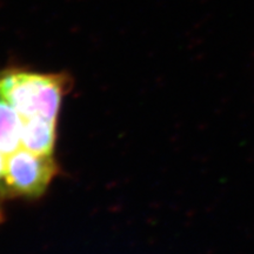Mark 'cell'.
<instances>
[{"instance_id": "6da1fadb", "label": "cell", "mask_w": 254, "mask_h": 254, "mask_svg": "<svg viewBox=\"0 0 254 254\" xmlns=\"http://www.w3.org/2000/svg\"><path fill=\"white\" fill-rule=\"evenodd\" d=\"M71 81L64 73H37L12 68L0 73V93L21 119L58 122L63 99Z\"/></svg>"}, {"instance_id": "7a4b0ae2", "label": "cell", "mask_w": 254, "mask_h": 254, "mask_svg": "<svg viewBox=\"0 0 254 254\" xmlns=\"http://www.w3.org/2000/svg\"><path fill=\"white\" fill-rule=\"evenodd\" d=\"M58 173L55 155H41L20 147L5 158L4 183L7 198L37 199Z\"/></svg>"}, {"instance_id": "3957f363", "label": "cell", "mask_w": 254, "mask_h": 254, "mask_svg": "<svg viewBox=\"0 0 254 254\" xmlns=\"http://www.w3.org/2000/svg\"><path fill=\"white\" fill-rule=\"evenodd\" d=\"M21 147L41 155H55L57 122L45 118L21 119Z\"/></svg>"}, {"instance_id": "277c9868", "label": "cell", "mask_w": 254, "mask_h": 254, "mask_svg": "<svg viewBox=\"0 0 254 254\" xmlns=\"http://www.w3.org/2000/svg\"><path fill=\"white\" fill-rule=\"evenodd\" d=\"M20 116L0 93V154L6 158L21 147Z\"/></svg>"}, {"instance_id": "5b68a950", "label": "cell", "mask_w": 254, "mask_h": 254, "mask_svg": "<svg viewBox=\"0 0 254 254\" xmlns=\"http://www.w3.org/2000/svg\"><path fill=\"white\" fill-rule=\"evenodd\" d=\"M4 172H5V157L0 154V222L4 219V201L7 198V193H6L5 183H4Z\"/></svg>"}]
</instances>
